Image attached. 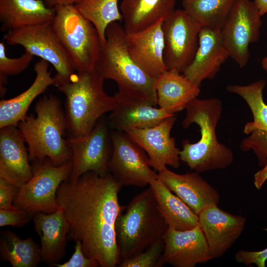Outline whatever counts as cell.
I'll list each match as a JSON object with an SVG mask.
<instances>
[{
  "mask_svg": "<svg viewBox=\"0 0 267 267\" xmlns=\"http://www.w3.org/2000/svg\"><path fill=\"white\" fill-rule=\"evenodd\" d=\"M122 187L110 173L100 176L88 172L76 180L63 181L56 192L68 225V237L80 241L85 256L101 267L120 263L115 226L126 207L119 203Z\"/></svg>",
  "mask_w": 267,
  "mask_h": 267,
  "instance_id": "1",
  "label": "cell"
},
{
  "mask_svg": "<svg viewBox=\"0 0 267 267\" xmlns=\"http://www.w3.org/2000/svg\"><path fill=\"white\" fill-rule=\"evenodd\" d=\"M222 102L216 98L192 99L186 106V114L182 122L183 128L196 124L200 128V139L191 143L182 142L180 159L195 172L224 169L233 162L232 150L220 143L216 135V127L221 118Z\"/></svg>",
  "mask_w": 267,
  "mask_h": 267,
  "instance_id": "2",
  "label": "cell"
},
{
  "mask_svg": "<svg viewBox=\"0 0 267 267\" xmlns=\"http://www.w3.org/2000/svg\"><path fill=\"white\" fill-rule=\"evenodd\" d=\"M126 36L118 22L107 26L105 42L100 48L95 69L104 80L116 82L118 96L147 100L156 106V79L145 73L130 56Z\"/></svg>",
  "mask_w": 267,
  "mask_h": 267,
  "instance_id": "3",
  "label": "cell"
},
{
  "mask_svg": "<svg viewBox=\"0 0 267 267\" xmlns=\"http://www.w3.org/2000/svg\"><path fill=\"white\" fill-rule=\"evenodd\" d=\"M36 116L28 115L17 127L28 145L30 160L48 158L56 166L72 160L67 139L64 111L60 99L53 94L44 95L35 105Z\"/></svg>",
  "mask_w": 267,
  "mask_h": 267,
  "instance_id": "4",
  "label": "cell"
},
{
  "mask_svg": "<svg viewBox=\"0 0 267 267\" xmlns=\"http://www.w3.org/2000/svg\"><path fill=\"white\" fill-rule=\"evenodd\" d=\"M104 79L95 69L77 72L68 82L57 88L65 96V117L68 138L89 134L99 120L116 107V96L108 95Z\"/></svg>",
  "mask_w": 267,
  "mask_h": 267,
  "instance_id": "5",
  "label": "cell"
},
{
  "mask_svg": "<svg viewBox=\"0 0 267 267\" xmlns=\"http://www.w3.org/2000/svg\"><path fill=\"white\" fill-rule=\"evenodd\" d=\"M123 212L115 226L120 263L147 249L169 227L150 186L136 194Z\"/></svg>",
  "mask_w": 267,
  "mask_h": 267,
  "instance_id": "6",
  "label": "cell"
},
{
  "mask_svg": "<svg viewBox=\"0 0 267 267\" xmlns=\"http://www.w3.org/2000/svg\"><path fill=\"white\" fill-rule=\"evenodd\" d=\"M54 9L51 25L68 53L75 71L95 69L101 44L94 26L74 4L57 5Z\"/></svg>",
  "mask_w": 267,
  "mask_h": 267,
  "instance_id": "7",
  "label": "cell"
},
{
  "mask_svg": "<svg viewBox=\"0 0 267 267\" xmlns=\"http://www.w3.org/2000/svg\"><path fill=\"white\" fill-rule=\"evenodd\" d=\"M34 162L33 176L20 188L13 205L32 216L40 212L54 213L60 207L57 190L71 176L72 160L59 166H54L48 158Z\"/></svg>",
  "mask_w": 267,
  "mask_h": 267,
  "instance_id": "8",
  "label": "cell"
},
{
  "mask_svg": "<svg viewBox=\"0 0 267 267\" xmlns=\"http://www.w3.org/2000/svg\"><path fill=\"white\" fill-rule=\"evenodd\" d=\"M3 38L8 44L20 45L33 56L50 63L56 72L55 87L68 82L75 74L71 59L55 33L51 21L9 31Z\"/></svg>",
  "mask_w": 267,
  "mask_h": 267,
  "instance_id": "9",
  "label": "cell"
},
{
  "mask_svg": "<svg viewBox=\"0 0 267 267\" xmlns=\"http://www.w3.org/2000/svg\"><path fill=\"white\" fill-rule=\"evenodd\" d=\"M112 151L109 173L122 186L143 187L158 178L145 151L127 133L110 130Z\"/></svg>",
  "mask_w": 267,
  "mask_h": 267,
  "instance_id": "10",
  "label": "cell"
},
{
  "mask_svg": "<svg viewBox=\"0 0 267 267\" xmlns=\"http://www.w3.org/2000/svg\"><path fill=\"white\" fill-rule=\"evenodd\" d=\"M201 26L183 9H176L162 23L163 58L168 70L182 73L192 62Z\"/></svg>",
  "mask_w": 267,
  "mask_h": 267,
  "instance_id": "11",
  "label": "cell"
},
{
  "mask_svg": "<svg viewBox=\"0 0 267 267\" xmlns=\"http://www.w3.org/2000/svg\"><path fill=\"white\" fill-rule=\"evenodd\" d=\"M261 16L254 1L237 0L221 30L230 57L240 68L249 60V45L259 40Z\"/></svg>",
  "mask_w": 267,
  "mask_h": 267,
  "instance_id": "12",
  "label": "cell"
},
{
  "mask_svg": "<svg viewBox=\"0 0 267 267\" xmlns=\"http://www.w3.org/2000/svg\"><path fill=\"white\" fill-rule=\"evenodd\" d=\"M67 139L72 153L70 180H76L88 172H93L100 176L109 173L108 164L112 142L107 118L102 117L88 134Z\"/></svg>",
  "mask_w": 267,
  "mask_h": 267,
  "instance_id": "13",
  "label": "cell"
},
{
  "mask_svg": "<svg viewBox=\"0 0 267 267\" xmlns=\"http://www.w3.org/2000/svg\"><path fill=\"white\" fill-rule=\"evenodd\" d=\"M266 81L261 80L247 85H228V91L241 97L249 107L253 121L247 123L244 133L249 136L242 140L241 149L252 150L257 156L259 165L264 166L267 162V104L263 97Z\"/></svg>",
  "mask_w": 267,
  "mask_h": 267,
  "instance_id": "14",
  "label": "cell"
},
{
  "mask_svg": "<svg viewBox=\"0 0 267 267\" xmlns=\"http://www.w3.org/2000/svg\"><path fill=\"white\" fill-rule=\"evenodd\" d=\"M163 238L164 250L158 267L166 264L175 267H194L213 259L199 224L186 230L169 226Z\"/></svg>",
  "mask_w": 267,
  "mask_h": 267,
  "instance_id": "15",
  "label": "cell"
},
{
  "mask_svg": "<svg viewBox=\"0 0 267 267\" xmlns=\"http://www.w3.org/2000/svg\"><path fill=\"white\" fill-rule=\"evenodd\" d=\"M176 120L175 115L154 127L126 132L147 153L150 166L157 172L167 165L175 169L180 166V150L171 136Z\"/></svg>",
  "mask_w": 267,
  "mask_h": 267,
  "instance_id": "16",
  "label": "cell"
},
{
  "mask_svg": "<svg viewBox=\"0 0 267 267\" xmlns=\"http://www.w3.org/2000/svg\"><path fill=\"white\" fill-rule=\"evenodd\" d=\"M246 218L226 212L213 205L198 215V224L202 229L213 258L222 256L233 244L243 231Z\"/></svg>",
  "mask_w": 267,
  "mask_h": 267,
  "instance_id": "17",
  "label": "cell"
},
{
  "mask_svg": "<svg viewBox=\"0 0 267 267\" xmlns=\"http://www.w3.org/2000/svg\"><path fill=\"white\" fill-rule=\"evenodd\" d=\"M0 129V178L20 188L33 176L25 140L17 126Z\"/></svg>",
  "mask_w": 267,
  "mask_h": 267,
  "instance_id": "18",
  "label": "cell"
},
{
  "mask_svg": "<svg viewBox=\"0 0 267 267\" xmlns=\"http://www.w3.org/2000/svg\"><path fill=\"white\" fill-rule=\"evenodd\" d=\"M228 57L221 30L202 27L195 57L182 74L200 87L204 80L215 77Z\"/></svg>",
  "mask_w": 267,
  "mask_h": 267,
  "instance_id": "19",
  "label": "cell"
},
{
  "mask_svg": "<svg viewBox=\"0 0 267 267\" xmlns=\"http://www.w3.org/2000/svg\"><path fill=\"white\" fill-rule=\"evenodd\" d=\"M158 179L183 201L196 214L213 205H218V191L197 172L178 174L164 167Z\"/></svg>",
  "mask_w": 267,
  "mask_h": 267,
  "instance_id": "20",
  "label": "cell"
},
{
  "mask_svg": "<svg viewBox=\"0 0 267 267\" xmlns=\"http://www.w3.org/2000/svg\"><path fill=\"white\" fill-rule=\"evenodd\" d=\"M163 21L144 30L126 34V36L130 56L145 73L154 79L168 70L163 58Z\"/></svg>",
  "mask_w": 267,
  "mask_h": 267,
  "instance_id": "21",
  "label": "cell"
},
{
  "mask_svg": "<svg viewBox=\"0 0 267 267\" xmlns=\"http://www.w3.org/2000/svg\"><path fill=\"white\" fill-rule=\"evenodd\" d=\"M114 95L118 103L107 118L111 130L126 133L134 129L150 128L175 115L156 108L147 100Z\"/></svg>",
  "mask_w": 267,
  "mask_h": 267,
  "instance_id": "22",
  "label": "cell"
},
{
  "mask_svg": "<svg viewBox=\"0 0 267 267\" xmlns=\"http://www.w3.org/2000/svg\"><path fill=\"white\" fill-rule=\"evenodd\" d=\"M34 227L40 236L42 261L51 266L64 256L68 225L60 207L54 213H37L33 216Z\"/></svg>",
  "mask_w": 267,
  "mask_h": 267,
  "instance_id": "23",
  "label": "cell"
},
{
  "mask_svg": "<svg viewBox=\"0 0 267 267\" xmlns=\"http://www.w3.org/2000/svg\"><path fill=\"white\" fill-rule=\"evenodd\" d=\"M48 62L41 59L34 66L36 78L32 85L17 96L0 101V128L9 126H17L27 115L28 108L34 100L50 86L55 85V80L48 71Z\"/></svg>",
  "mask_w": 267,
  "mask_h": 267,
  "instance_id": "24",
  "label": "cell"
},
{
  "mask_svg": "<svg viewBox=\"0 0 267 267\" xmlns=\"http://www.w3.org/2000/svg\"><path fill=\"white\" fill-rule=\"evenodd\" d=\"M176 0H122L120 9L126 34L139 32L169 18Z\"/></svg>",
  "mask_w": 267,
  "mask_h": 267,
  "instance_id": "25",
  "label": "cell"
},
{
  "mask_svg": "<svg viewBox=\"0 0 267 267\" xmlns=\"http://www.w3.org/2000/svg\"><path fill=\"white\" fill-rule=\"evenodd\" d=\"M155 88L157 105L171 115L185 109L200 92L199 87L175 70H168L156 79Z\"/></svg>",
  "mask_w": 267,
  "mask_h": 267,
  "instance_id": "26",
  "label": "cell"
},
{
  "mask_svg": "<svg viewBox=\"0 0 267 267\" xmlns=\"http://www.w3.org/2000/svg\"><path fill=\"white\" fill-rule=\"evenodd\" d=\"M54 8L48 7L42 0H0L1 31L51 22Z\"/></svg>",
  "mask_w": 267,
  "mask_h": 267,
  "instance_id": "27",
  "label": "cell"
},
{
  "mask_svg": "<svg viewBox=\"0 0 267 267\" xmlns=\"http://www.w3.org/2000/svg\"><path fill=\"white\" fill-rule=\"evenodd\" d=\"M149 186L169 226L176 230H186L198 224V215L159 179L153 181Z\"/></svg>",
  "mask_w": 267,
  "mask_h": 267,
  "instance_id": "28",
  "label": "cell"
},
{
  "mask_svg": "<svg viewBox=\"0 0 267 267\" xmlns=\"http://www.w3.org/2000/svg\"><path fill=\"white\" fill-rule=\"evenodd\" d=\"M0 253L13 267H36L42 261L40 246L32 238L22 239L8 230L1 232Z\"/></svg>",
  "mask_w": 267,
  "mask_h": 267,
  "instance_id": "29",
  "label": "cell"
},
{
  "mask_svg": "<svg viewBox=\"0 0 267 267\" xmlns=\"http://www.w3.org/2000/svg\"><path fill=\"white\" fill-rule=\"evenodd\" d=\"M237 0H182L183 9L201 28L222 30Z\"/></svg>",
  "mask_w": 267,
  "mask_h": 267,
  "instance_id": "30",
  "label": "cell"
},
{
  "mask_svg": "<svg viewBox=\"0 0 267 267\" xmlns=\"http://www.w3.org/2000/svg\"><path fill=\"white\" fill-rule=\"evenodd\" d=\"M119 0H77L74 4L80 13L95 27L101 46L106 40L107 26L114 22L123 21Z\"/></svg>",
  "mask_w": 267,
  "mask_h": 267,
  "instance_id": "31",
  "label": "cell"
},
{
  "mask_svg": "<svg viewBox=\"0 0 267 267\" xmlns=\"http://www.w3.org/2000/svg\"><path fill=\"white\" fill-rule=\"evenodd\" d=\"M34 56L25 51L19 57L12 58L7 55L6 47L3 42L0 43V94L6 91L3 85L6 84L9 76L16 75L25 70L31 62Z\"/></svg>",
  "mask_w": 267,
  "mask_h": 267,
  "instance_id": "32",
  "label": "cell"
},
{
  "mask_svg": "<svg viewBox=\"0 0 267 267\" xmlns=\"http://www.w3.org/2000/svg\"><path fill=\"white\" fill-rule=\"evenodd\" d=\"M164 247V241L162 237L140 254L120 262L118 266L119 267H158Z\"/></svg>",
  "mask_w": 267,
  "mask_h": 267,
  "instance_id": "33",
  "label": "cell"
},
{
  "mask_svg": "<svg viewBox=\"0 0 267 267\" xmlns=\"http://www.w3.org/2000/svg\"><path fill=\"white\" fill-rule=\"evenodd\" d=\"M33 217L14 205L9 209H0V226L11 225L21 227L27 224Z\"/></svg>",
  "mask_w": 267,
  "mask_h": 267,
  "instance_id": "34",
  "label": "cell"
},
{
  "mask_svg": "<svg viewBox=\"0 0 267 267\" xmlns=\"http://www.w3.org/2000/svg\"><path fill=\"white\" fill-rule=\"evenodd\" d=\"M75 251L67 262L62 264L56 263L52 267H96L99 263L95 260L87 257L84 254L80 241L75 242Z\"/></svg>",
  "mask_w": 267,
  "mask_h": 267,
  "instance_id": "35",
  "label": "cell"
},
{
  "mask_svg": "<svg viewBox=\"0 0 267 267\" xmlns=\"http://www.w3.org/2000/svg\"><path fill=\"white\" fill-rule=\"evenodd\" d=\"M235 259L237 262L245 265L255 264L258 267H265L267 248L259 251L240 250L236 253Z\"/></svg>",
  "mask_w": 267,
  "mask_h": 267,
  "instance_id": "36",
  "label": "cell"
},
{
  "mask_svg": "<svg viewBox=\"0 0 267 267\" xmlns=\"http://www.w3.org/2000/svg\"><path fill=\"white\" fill-rule=\"evenodd\" d=\"M20 188L0 178V209H7L13 206V202Z\"/></svg>",
  "mask_w": 267,
  "mask_h": 267,
  "instance_id": "37",
  "label": "cell"
},
{
  "mask_svg": "<svg viewBox=\"0 0 267 267\" xmlns=\"http://www.w3.org/2000/svg\"><path fill=\"white\" fill-rule=\"evenodd\" d=\"M267 180V162L264 167L258 171L254 176V184L260 190Z\"/></svg>",
  "mask_w": 267,
  "mask_h": 267,
  "instance_id": "38",
  "label": "cell"
},
{
  "mask_svg": "<svg viewBox=\"0 0 267 267\" xmlns=\"http://www.w3.org/2000/svg\"><path fill=\"white\" fill-rule=\"evenodd\" d=\"M48 7L54 8L60 5L74 4L77 0H42Z\"/></svg>",
  "mask_w": 267,
  "mask_h": 267,
  "instance_id": "39",
  "label": "cell"
},
{
  "mask_svg": "<svg viewBox=\"0 0 267 267\" xmlns=\"http://www.w3.org/2000/svg\"><path fill=\"white\" fill-rule=\"evenodd\" d=\"M254 2L261 16L267 13V0H254Z\"/></svg>",
  "mask_w": 267,
  "mask_h": 267,
  "instance_id": "40",
  "label": "cell"
},
{
  "mask_svg": "<svg viewBox=\"0 0 267 267\" xmlns=\"http://www.w3.org/2000/svg\"><path fill=\"white\" fill-rule=\"evenodd\" d=\"M261 65L263 68L267 73V56L265 57L261 61Z\"/></svg>",
  "mask_w": 267,
  "mask_h": 267,
  "instance_id": "41",
  "label": "cell"
}]
</instances>
